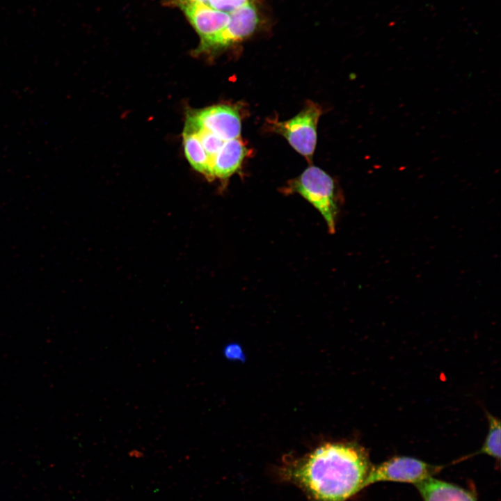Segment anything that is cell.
<instances>
[{
  "instance_id": "6da1fadb",
  "label": "cell",
  "mask_w": 501,
  "mask_h": 501,
  "mask_svg": "<svg viewBox=\"0 0 501 501\" xmlns=\"http://www.w3.org/2000/svg\"><path fill=\"white\" fill-rule=\"evenodd\" d=\"M371 467L360 445L327 443L289 463L281 474L315 501H345L365 488Z\"/></svg>"
},
{
  "instance_id": "7a4b0ae2",
  "label": "cell",
  "mask_w": 501,
  "mask_h": 501,
  "mask_svg": "<svg viewBox=\"0 0 501 501\" xmlns=\"http://www.w3.org/2000/svg\"><path fill=\"white\" fill-rule=\"evenodd\" d=\"M285 194L298 193L321 214L330 234L335 232L339 199L333 178L315 166L307 168L299 177L289 180L282 189Z\"/></svg>"
},
{
  "instance_id": "3957f363",
  "label": "cell",
  "mask_w": 501,
  "mask_h": 501,
  "mask_svg": "<svg viewBox=\"0 0 501 501\" xmlns=\"http://www.w3.org/2000/svg\"><path fill=\"white\" fill-rule=\"evenodd\" d=\"M321 114L320 106L309 102L296 116L286 121L271 122L272 130L283 136L290 145L309 161L317 143V126Z\"/></svg>"
},
{
  "instance_id": "277c9868",
  "label": "cell",
  "mask_w": 501,
  "mask_h": 501,
  "mask_svg": "<svg viewBox=\"0 0 501 501\" xmlns=\"http://www.w3.org/2000/svg\"><path fill=\"white\" fill-rule=\"evenodd\" d=\"M189 19L200 38L197 53L219 49L222 35L229 20V14L200 2H175Z\"/></svg>"
},
{
  "instance_id": "5b68a950",
  "label": "cell",
  "mask_w": 501,
  "mask_h": 501,
  "mask_svg": "<svg viewBox=\"0 0 501 501\" xmlns=\"http://www.w3.org/2000/svg\"><path fill=\"white\" fill-rule=\"evenodd\" d=\"M442 468L410 456H394L372 466L365 488L380 482L411 483L415 485L433 477Z\"/></svg>"
},
{
  "instance_id": "8992f818",
  "label": "cell",
  "mask_w": 501,
  "mask_h": 501,
  "mask_svg": "<svg viewBox=\"0 0 501 501\" xmlns=\"http://www.w3.org/2000/svg\"><path fill=\"white\" fill-rule=\"evenodd\" d=\"M186 119L224 141L239 138L241 134V116L235 106L218 104L189 111Z\"/></svg>"
},
{
  "instance_id": "52a82bcc",
  "label": "cell",
  "mask_w": 501,
  "mask_h": 501,
  "mask_svg": "<svg viewBox=\"0 0 501 501\" xmlns=\"http://www.w3.org/2000/svg\"><path fill=\"white\" fill-rule=\"evenodd\" d=\"M228 14V23L222 35L219 49L248 38L259 24L258 13L252 1Z\"/></svg>"
},
{
  "instance_id": "ba28073f",
  "label": "cell",
  "mask_w": 501,
  "mask_h": 501,
  "mask_svg": "<svg viewBox=\"0 0 501 501\" xmlns=\"http://www.w3.org/2000/svg\"><path fill=\"white\" fill-rule=\"evenodd\" d=\"M248 149L239 138L225 141L214 158L212 164V178L227 179L241 167Z\"/></svg>"
},
{
  "instance_id": "9c48e42d",
  "label": "cell",
  "mask_w": 501,
  "mask_h": 501,
  "mask_svg": "<svg viewBox=\"0 0 501 501\" xmlns=\"http://www.w3.org/2000/svg\"><path fill=\"white\" fill-rule=\"evenodd\" d=\"M415 486L423 501H477L472 494L463 488L433 477Z\"/></svg>"
},
{
  "instance_id": "30bf717a",
  "label": "cell",
  "mask_w": 501,
  "mask_h": 501,
  "mask_svg": "<svg viewBox=\"0 0 501 501\" xmlns=\"http://www.w3.org/2000/svg\"><path fill=\"white\" fill-rule=\"evenodd\" d=\"M184 148L186 157L191 166L198 172L211 179L206 153L196 136L183 132Z\"/></svg>"
},
{
  "instance_id": "8fae6325",
  "label": "cell",
  "mask_w": 501,
  "mask_h": 501,
  "mask_svg": "<svg viewBox=\"0 0 501 501\" xmlns=\"http://www.w3.org/2000/svg\"><path fill=\"white\" fill-rule=\"evenodd\" d=\"M488 431L484 442L477 452L490 456L498 461L500 459V421L489 413H486Z\"/></svg>"
},
{
  "instance_id": "7c38bea8",
  "label": "cell",
  "mask_w": 501,
  "mask_h": 501,
  "mask_svg": "<svg viewBox=\"0 0 501 501\" xmlns=\"http://www.w3.org/2000/svg\"><path fill=\"white\" fill-rule=\"evenodd\" d=\"M250 1L251 0H207L206 4L216 10L230 13Z\"/></svg>"
},
{
  "instance_id": "4fadbf2b",
  "label": "cell",
  "mask_w": 501,
  "mask_h": 501,
  "mask_svg": "<svg viewBox=\"0 0 501 501\" xmlns=\"http://www.w3.org/2000/svg\"><path fill=\"white\" fill-rule=\"evenodd\" d=\"M175 2L184 1V2H200L206 3L207 0H174Z\"/></svg>"
}]
</instances>
